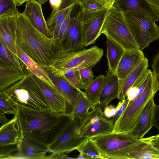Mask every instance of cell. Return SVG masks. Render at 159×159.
I'll use <instances>...</instances> for the list:
<instances>
[{
	"label": "cell",
	"mask_w": 159,
	"mask_h": 159,
	"mask_svg": "<svg viewBox=\"0 0 159 159\" xmlns=\"http://www.w3.org/2000/svg\"><path fill=\"white\" fill-rule=\"evenodd\" d=\"M159 15V0H145Z\"/></svg>",
	"instance_id": "bcb514c9"
},
{
	"label": "cell",
	"mask_w": 159,
	"mask_h": 159,
	"mask_svg": "<svg viewBox=\"0 0 159 159\" xmlns=\"http://www.w3.org/2000/svg\"><path fill=\"white\" fill-rule=\"evenodd\" d=\"M106 159H124V156L140 141L131 133L111 132L91 138Z\"/></svg>",
	"instance_id": "5b68a950"
},
{
	"label": "cell",
	"mask_w": 159,
	"mask_h": 159,
	"mask_svg": "<svg viewBox=\"0 0 159 159\" xmlns=\"http://www.w3.org/2000/svg\"><path fill=\"white\" fill-rule=\"evenodd\" d=\"M157 31H158V35L159 36V26H157Z\"/></svg>",
	"instance_id": "9f6ffc18"
},
{
	"label": "cell",
	"mask_w": 159,
	"mask_h": 159,
	"mask_svg": "<svg viewBox=\"0 0 159 159\" xmlns=\"http://www.w3.org/2000/svg\"><path fill=\"white\" fill-rule=\"evenodd\" d=\"M123 12L141 50L159 39L157 26L155 22L148 16L143 13L134 11H125Z\"/></svg>",
	"instance_id": "52a82bcc"
},
{
	"label": "cell",
	"mask_w": 159,
	"mask_h": 159,
	"mask_svg": "<svg viewBox=\"0 0 159 159\" xmlns=\"http://www.w3.org/2000/svg\"><path fill=\"white\" fill-rule=\"evenodd\" d=\"M22 135L48 147L67 129L74 118L70 113H56L16 105Z\"/></svg>",
	"instance_id": "6da1fadb"
},
{
	"label": "cell",
	"mask_w": 159,
	"mask_h": 159,
	"mask_svg": "<svg viewBox=\"0 0 159 159\" xmlns=\"http://www.w3.org/2000/svg\"><path fill=\"white\" fill-rule=\"evenodd\" d=\"M22 135L18 119L16 114L0 128V147L17 144Z\"/></svg>",
	"instance_id": "cb8c5ba5"
},
{
	"label": "cell",
	"mask_w": 159,
	"mask_h": 159,
	"mask_svg": "<svg viewBox=\"0 0 159 159\" xmlns=\"http://www.w3.org/2000/svg\"><path fill=\"white\" fill-rule=\"evenodd\" d=\"M77 159H86L88 157L83 154L80 153L79 155L75 158Z\"/></svg>",
	"instance_id": "816d5d0a"
},
{
	"label": "cell",
	"mask_w": 159,
	"mask_h": 159,
	"mask_svg": "<svg viewBox=\"0 0 159 159\" xmlns=\"http://www.w3.org/2000/svg\"><path fill=\"white\" fill-rule=\"evenodd\" d=\"M16 44L31 59L45 67L49 65L61 47L54 37L50 38L36 29L22 13L17 17Z\"/></svg>",
	"instance_id": "7a4b0ae2"
},
{
	"label": "cell",
	"mask_w": 159,
	"mask_h": 159,
	"mask_svg": "<svg viewBox=\"0 0 159 159\" xmlns=\"http://www.w3.org/2000/svg\"><path fill=\"white\" fill-rule=\"evenodd\" d=\"M114 124L112 119L105 117L99 104L84 119L79 120V131L82 136L90 139L112 132Z\"/></svg>",
	"instance_id": "9c48e42d"
},
{
	"label": "cell",
	"mask_w": 159,
	"mask_h": 159,
	"mask_svg": "<svg viewBox=\"0 0 159 159\" xmlns=\"http://www.w3.org/2000/svg\"><path fill=\"white\" fill-rule=\"evenodd\" d=\"M50 4L53 9L56 8L61 5L62 0H49Z\"/></svg>",
	"instance_id": "7dc6e473"
},
{
	"label": "cell",
	"mask_w": 159,
	"mask_h": 159,
	"mask_svg": "<svg viewBox=\"0 0 159 159\" xmlns=\"http://www.w3.org/2000/svg\"><path fill=\"white\" fill-rule=\"evenodd\" d=\"M107 38L108 71L115 72L125 50L115 40L109 37Z\"/></svg>",
	"instance_id": "83f0119b"
},
{
	"label": "cell",
	"mask_w": 159,
	"mask_h": 159,
	"mask_svg": "<svg viewBox=\"0 0 159 159\" xmlns=\"http://www.w3.org/2000/svg\"><path fill=\"white\" fill-rule=\"evenodd\" d=\"M103 50L96 46L75 51L65 52L61 47L52 60L50 64L43 67L55 76L59 77L70 70H79L93 67L101 59Z\"/></svg>",
	"instance_id": "3957f363"
},
{
	"label": "cell",
	"mask_w": 159,
	"mask_h": 159,
	"mask_svg": "<svg viewBox=\"0 0 159 159\" xmlns=\"http://www.w3.org/2000/svg\"><path fill=\"white\" fill-rule=\"evenodd\" d=\"M153 126L159 130V105L155 104L154 109Z\"/></svg>",
	"instance_id": "ee69618b"
},
{
	"label": "cell",
	"mask_w": 159,
	"mask_h": 159,
	"mask_svg": "<svg viewBox=\"0 0 159 159\" xmlns=\"http://www.w3.org/2000/svg\"><path fill=\"white\" fill-rule=\"evenodd\" d=\"M145 57L140 49L125 50L115 72L120 80L127 76Z\"/></svg>",
	"instance_id": "e0dca14e"
},
{
	"label": "cell",
	"mask_w": 159,
	"mask_h": 159,
	"mask_svg": "<svg viewBox=\"0 0 159 159\" xmlns=\"http://www.w3.org/2000/svg\"><path fill=\"white\" fill-rule=\"evenodd\" d=\"M0 63L25 71V64L19 57L10 50L4 39L0 36Z\"/></svg>",
	"instance_id": "f546056e"
},
{
	"label": "cell",
	"mask_w": 159,
	"mask_h": 159,
	"mask_svg": "<svg viewBox=\"0 0 159 159\" xmlns=\"http://www.w3.org/2000/svg\"><path fill=\"white\" fill-rule=\"evenodd\" d=\"M44 69L56 88L69 101L73 107L80 89L74 87L66 79L61 77H55L48 70Z\"/></svg>",
	"instance_id": "484cf974"
},
{
	"label": "cell",
	"mask_w": 159,
	"mask_h": 159,
	"mask_svg": "<svg viewBox=\"0 0 159 159\" xmlns=\"http://www.w3.org/2000/svg\"><path fill=\"white\" fill-rule=\"evenodd\" d=\"M120 80L115 72H107L105 76L102 89L99 99L102 108H104L114 99L117 98Z\"/></svg>",
	"instance_id": "7402d4cb"
},
{
	"label": "cell",
	"mask_w": 159,
	"mask_h": 159,
	"mask_svg": "<svg viewBox=\"0 0 159 159\" xmlns=\"http://www.w3.org/2000/svg\"><path fill=\"white\" fill-rule=\"evenodd\" d=\"M101 34L115 40L125 50L139 49L123 12L114 7L108 10Z\"/></svg>",
	"instance_id": "8992f818"
},
{
	"label": "cell",
	"mask_w": 159,
	"mask_h": 159,
	"mask_svg": "<svg viewBox=\"0 0 159 159\" xmlns=\"http://www.w3.org/2000/svg\"><path fill=\"white\" fill-rule=\"evenodd\" d=\"M154 98L150 99L146 106L138 122L131 134L139 139L143 138L153 126V118L155 105Z\"/></svg>",
	"instance_id": "603a6c76"
},
{
	"label": "cell",
	"mask_w": 159,
	"mask_h": 159,
	"mask_svg": "<svg viewBox=\"0 0 159 159\" xmlns=\"http://www.w3.org/2000/svg\"><path fill=\"white\" fill-rule=\"evenodd\" d=\"M76 0H62L58 7L53 9L47 23L50 30L53 32L54 37L58 40L60 27Z\"/></svg>",
	"instance_id": "ffe728a7"
},
{
	"label": "cell",
	"mask_w": 159,
	"mask_h": 159,
	"mask_svg": "<svg viewBox=\"0 0 159 159\" xmlns=\"http://www.w3.org/2000/svg\"><path fill=\"white\" fill-rule=\"evenodd\" d=\"M86 156L88 159H106L93 143L89 139L76 149Z\"/></svg>",
	"instance_id": "d6a6232c"
},
{
	"label": "cell",
	"mask_w": 159,
	"mask_h": 159,
	"mask_svg": "<svg viewBox=\"0 0 159 159\" xmlns=\"http://www.w3.org/2000/svg\"><path fill=\"white\" fill-rule=\"evenodd\" d=\"M20 158L45 159L48 147L33 139L21 135L17 143Z\"/></svg>",
	"instance_id": "ac0fdd59"
},
{
	"label": "cell",
	"mask_w": 159,
	"mask_h": 159,
	"mask_svg": "<svg viewBox=\"0 0 159 159\" xmlns=\"http://www.w3.org/2000/svg\"><path fill=\"white\" fill-rule=\"evenodd\" d=\"M113 7L122 12H141L148 16L155 22L159 21V15L145 0H116Z\"/></svg>",
	"instance_id": "44dd1931"
},
{
	"label": "cell",
	"mask_w": 159,
	"mask_h": 159,
	"mask_svg": "<svg viewBox=\"0 0 159 159\" xmlns=\"http://www.w3.org/2000/svg\"><path fill=\"white\" fill-rule=\"evenodd\" d=\"M17 17L14 16L0 17V36L4 39L10 50L18 57L16 43Z\"/></svg>",
	"instance_id": "d6986e66"
},
{
	"label": "cell",
	"mask_w": 159,
	"mask_h": 159,
	"mask_svg": "<svg viewBox=\"0 0 159 159\" xmlns=\"http://www.w3.org/2000/svg\"><path fill=\"white\" fill-rule=\"evenodd\" d=\"M5 94L16 105L39 111L50 110L41 89L29 74L19 87Z\"/></svg>",
	"instance_id": "ba28073f"
},
{
	"label": "cell",
	"mask_w": 159,
	"mask_h": 159,
	"mask_svg": "<svg viewBox=\"0 0 159 159\" xmlns=\"http://www.w3.org/2000/svg\"><path fill=\"white\" fill-rule=\"evenodd\" d=\"M105 76L99 75L87 86L84 93L94 108L99 103Z\"/></svg>",
	"instance_id": "4dcf8cb0"
},
{
	"label": "cell",
	"mask_w": 159,
	"mask_h": 159,
	"mask_svg": "<svg viewBox=\"0 0 159 159\" xmlns=\"http://www.w3.org/2000/svg\"><path fill=\"white\" fill-rule=\"evenodd\" d=\"M71 10L69 12L61 25L58 41L60 45L63 41L66 34L70 18Z\"/></svg>",
	"instance_id": "ab89813d"
},
{
	"label": "cell",
	"mask_w": 159,
	"mask_h": 159,
	"mask_svg": "<svg viewBox=\"0 0 159 159\" xmlns=\"http://www.w3.org/2000/svg\"><path fill=\"white\" fill-rule=\"evenodd\" d=\"M60 77L68 81L77 89L85 90L87 87L83 82L80 75L79 70H70L66 72Z\"/></svg>",
	"instance_id": "e575fe53"
},
{
	"label": "cell",
	"mask_w": 159,
	"mask_h": 159,
	"mask_svg": "<svg viewBox=\"0 0 159 159\" xmlns=\"http://www.w3.org/2000/svg\"><path fill=\"white\" fill-rule=\"evenodd\" d=\"M159 89V80L152 71L151 75L142 93L129 104L114 123L112 132L131 133L140 118L149 100Z\"/></svg>",
	"instance_id": "277c9868"
},
{
	"label": "cell",
	"mask_w": 159,
	"mask_h": 159,
	"mask_svg": "<svg viewBox=\"0 0 159 159\" xmlns=\"http://www.w3.org/2000/svg\"><path fill=\"white\" fill-rule=\"evenodd\" d=\"M29 0H16V5L17 6H20Z\"/></svg>",
	"instance_id": "f907efd6"
},
{
	"label": "cell",
	"mask_w": 159,
	"mask_h": 159,
	"mask_svg": "<svg viewBox=\"0 0 159 159\" xmlns=\"http://www.w3.org/2000/svg\"><path fill=\"white\" fill-rule=\"evenodd\" d=\"M5 114L0 112V122L2 125L7 123L10 120L7 119Z\"/></svg>",
	"instance_id": "681fc988"
},
{
	"label": "cell",
	"mask_w": 159,
	"mask_h": 159,
	"mask_svg": "<svg viewBox=\"0 0 159 159\" xmlns=\"http://www.w3.org/2000/svg\"><path fill=\"white\" fill-rule=\"evenodd\" d=\"M108 9L87 11L84 9L82 18V43L84 47L94 44L101 31Z\"/></svg>",
	"instance_id": "7c38bea8"
},
{
	"label": "cell",
	"mask_w": 159,
	"mask_h": 159,
	"mask_svg": "<svg viewBox=\"0 0 159 159\" xmlns=\"http://www.w3.org/2000/svg\"><path fill=\"white\" fill-rule=\"evenodd\" d=\"M116 0H104V6L108 10L113 7Z\"/></svg>",
	"instance_id": "c3c4849f"
},
{
	"label": "cell",
	"mask_w": 159,
	"mask_h": 159,
	"mask_svg": "<svg viewBox=\"0 0 159 159\" xmlns=\"http://www.w3.org/2000/svg\"><path fill=\"white\" fill-rule=\"evenodd\" d=\"M92 68L90 67H87L79 70L82 80L87 86L92 82L94 80Z\"/></svg>",
	"instance_id": "f35d334b"
},
{
	"label": "cell",
	"mask_w": 159,
	"mask_h": 159,
	"mask_svg": "<svg viewBox=\"0 0 159 159\" xmlns=\"http://www.w3.org/2000/svg\"><path fill=\"white\" fill-rule=\"evenodd\" d=\"M84 9L87 11H98L107 9L97 0H81Z\"/></svg>",
	"instance_id": "74e56055"
},
{
	"label": "cell",
	"mask_w": 159,
	"mask_h": 159,
	"mask_svg": "<svg viewBox=\"0 0 159 159\" xmlns=\"http://www.w3.org/2000/svg\"><path fill=\"white\" fill-rule=\"evenodd\" d=\"M84 10L81 0H76L71 10L70 19L65 36L61 44L62 51H75L84 48L81 22Z\"/></svg>",
	"instance_id": "30bf717a"
},
{
	"label": "cell",
	"mask_w": 159,
	"mask_h": 159,
	"mask_svg": "<svg viewBox=\"0 0 159 159\" xmlns=\"http://www.w3.org/2000/svg\"><path fill=\"white\" fill-rule=\"evenodd\" d=\"M16 46L18 57L25 66L26 69L40 80L55 87L45 69L26 54L17 44Z\"/></svg>",
	"instance_id": "d4e9b609"
},
{
	"label": "cell",
	"mask_w": 159,
	"mask_h": 159,
	"mask_svg": "<svg viewBox=\"0 0 159 159\" xmlns=\"http://www.w3.org/2000/svg\"><path fill=\"white\" fill-rule=\"evenodd\" d=\"M151 66L152 71L155 73L157 78L159 80V49L157 53L154 57L152 60Z\"/></svg>",
	"instance_id": "7bdbcfd3"
},
{
	"label": "cell",
	"mask_w": 159,
	"mask_h": 159,
	"mask_svg": "<svg viewBox=\"0 0 159 159\" xmlns=\"http://www.w3.org/2000/svg\"><path fill=\"white\" fill-rule=\"evenodd\" d=\"M41 4L36 0H29L25 2L22 13L31 24L48 37H54L53 32L48 27L43 14Z\"/></svg>",
	"instance_id": "9a60e30c"
},
{
	"label": "cell",
	"mask_w": 159,
	"mask_h": 159,
	"mask_svg": "<svg viewBox=\"0 0 159 159\" xmlns=\"http://www.w3.org/2000/svg\"><path fill=\"white\" fill-rule=\"evenodd\" d=\"M155 140L157 144L159 146V134L155 135Z\"/></svg>",
	"instance_id": "f5cc1de1"
},
{
	"label": "cell",
	"mask_w": 159,
	"mask_h": 159,
	"mask_svg": "<svg viewBox=\"0 0 159 159\" xmlns=\"http://www.w3.org/2000/svg\"><path fill=\"white\" fill-rule=\"evenodd\" d=\"M17 111L16 106L10 98L5 94L0 93V112L15 115Z\"/></svg>",
	"instance_id": "8d00e7d4"
},
{
	"label": "cell",
	"mask_w": 159,
	"mask_h": 159,
	"mask_svg": "<svg viewBox=\"0 0 159 159\" xmlns=\"http://www.w3.org/2000/svg\"><path fill=\"white\" fill-rule=\"evenodd\" d=\"M94 108L84 92L79 90L75 103L70 113L73 118L82 120L86 117L90 109H92Z\"/></svg>",
	"instance_id": "f1b7e54d"
},
{
	"label": "cell",
	"mask_w": 159,
	"mask_h": 159,
	"mask_svg": "<svg viewBox=\"0 0 159 159\" xmlns=\"http://www.w3.org/2000/svg\"><path fill=\"white\" fill-rule=\"evenodd\" d=\"M28 72L0 63V93L7 94L19 87L28 78Z\"/></svg>",
	"instance_id": "5bb4252c"
},
{
	"label": "cell",
	"mask_w": 159,
	"mask_h": 159,
	"mask_svg": "<svg viewBox=\"0 0 159 159\" xmlns=\"http://www.w3.org/2000/svg\"><path fill=\"white\" fill-rule=\"evenodd\" d=\"M116 112V107L114 105L110 104L108 105L105 107L103 113L105 117L109 119L113 117Z\"/></svg>",
	"instance_id": "b9f144b4"
},
{
	"label": "cell",
	"mask_w": 159,
	"mask_h": 159,
	"mask_svg": "<svg viewBox=\"0 0 159 159\" xmlns=\"http://www.w3.org/2000/svg\"><path fill=\"white\" fill-rule=\"evenodd\" d=\"M28 71L41 89L51 111L56 113H69L71 111L73 107L70 103L55 87L40 80L30 71Z\"/></svg>",
	"instance_id": "4fadbf2b"
},
{
	"label": "cell",
	"mask_w": 159,
	"mask_h": 159,
	"mask_svg": "<svg viewBox=\"0 0 159 159\" xmlns=\"http://www.w3.org/2000/svg\"><path fill=\"white\" fill-rule=\"evenodd\" d=\"M129 102L130 101L127 98L123 100H120L116 106V113L112 119L114 123L120 117Z\"/></svg>",
	"instance_id": "60d3db41"
},
{
	"label": "cell",
	"mask_w": 159,
	"mask_h": 159,
	"mask_svg": "<svg viewBox=\"0 0 159 159\" xmlns=\"http://www.w3.org/2000/svg\"><path fill=\"white\" fill-rule=\"evenodd\" d=\"M150 78L148 79L146 74H142L128 89L126 97L130 102L133 101L142 93Z\"/></svg>",
	"instance_id": "1f68e13d"
},
{
	"label": "cell",
	"mask_w": 159,
	"mask_h": 159,
	"mask_svg": "<svg viewBox=\"0 0 159 159\" xmlns=\"http://www.w3.org/2000/svg\"><path fill=\"white\" fill-rule=\"evenodd\" d=\"M148 60L145 57L141 63L125 78L120 80V89L117 98L122 100L125 99L127 90L148 67Z\"/></svg>",
	"instance_id": "4316f807"
},
{
	"label": "cell",
	"mask_w": 159,
	"mask_h": 159,
	"mask_svg": "<svg viewBox=\"0 0 159 159\" xmlns=\"http://www.w3.org/2000/svg\"><path fill=\"white\" fill-rule=\"evenodd\" d=\"M79 120L74 119L65 131L48 147L51 153H69L76 150L89 139L81 135L79 131Z\"/></svg>",
	"instance_id": "8fae6325"
},
{
	"label": "cell",
	"mask_w": 159,
	"mask_h": 159,
	"mask_svg": "<svg viewBox=\"0 0 159 159\" xmlns=\"http://www.w3.org/2000/svg\"><path fill=\"white\" fill-rule=\"evenodd\" d=\"M76 159L69 157L67 155L63 153H52L51 154L47 155L45 159Z\"/></svg>",
	"instance_id": "f6af8a7d"
},
{
	"label": "cell",
	"mask_w": 159,
	"mask_h": 159,
	"mask_svg": "<svg viewBox=\"0 0 159 159\" xmlns=\"http://www.w3.org/2000/svg\"><path fill=\"white\" fill-rule=\"evenodd\" d=\"M97 0L104 6V0Z\"/></svg>",
	"instance_id": "11a10c76"
},
{
	"label": "cell",
	"mask_w": 159,
	"mask_h": 159,
	"mask_svg": "<svg viewBox=\"0 0 159 159\" xmlns=\"http://www.w3.org/2000/svg\"><path fill=\"white\" fill-rule=\"evenodd\" d=\"M124 159H159V146L155 141V136L140 139Z\"/></svg>",
	"instance_id": "2e32d148"
},
{
	"label": "cell",
	"mask_w": 159,
	"mask_h": 159,
	"mask_svg": "<svg viewBox=\"0 0 159 159\" xmlns=\"http://www.w3.org/2000/svg\"><path fill=\"white\" fill-rule=\"evenodd\" d=\"M49 0H37L41 4H44Z\"/></svg>",
	"instance_id": "db71d44e"
},
{
	"label": "cell",
	"mask_w": 159,
	"mask_h": 159,
	"mask_svg": "<svg viewBox=\"0 0 159 159\" xmlns=\"http://www.w3.org/2000/svg\"><path fill=\"white\" fill-rule=\"evenodd\" d=\"M20 158V147L18 143L0 147V159Z\"/></svg>",
	"instance_id": "d590c367"
},
{
	"label": "cell",
	"mask_w": 159,
	"mask_h": 159,
	"mask_svg": "<svg viewBox=\"0 0 159 159\" xmlns=\"http://www.w3.org/2000/svg\"><path fill=\"white\" fill-rule=\"evenodd\" d=\"M16 6V0H0V17L17 16L21 13Z\"/></svg>",
	"instance_id": "836d02e7"
}]
</instances>
